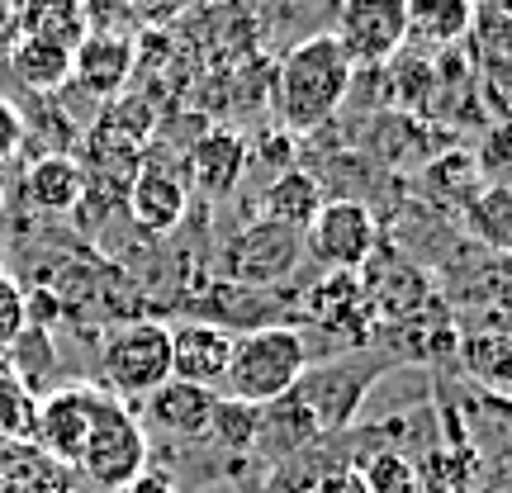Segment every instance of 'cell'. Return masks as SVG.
I'll return each instance as SVG.
<instances>
[{
  "mask_svg": "<svg viewBox=\"0 0 512 493\" xmlns=\"http://www.w3.org/2000/svg\"><path fill=\"white\" fill-rule=\"evenodd\" d=\"M0 204H5V200H0Z\"/></svg>",
  "mask_w": 512,
  "mask_h": 493,
  "instance_id": "d6a6232c",
  "label": "cell"
},
{
  "mask_svg": "<svg viewBox=\"0 0 512 493\" xmlns=\"http://www.w3.org/2000/svg\"><path fill=\"white\" fill-rule=\"evenodd\" d=\"M214 408H219V389L166 380L143 399V418L138 422H147L152 432H166L176 441H195V437H209Z\"/></svg>",
  "mask_w": 512,
  "mask_h": 493,
  "instance_id": "30bf717a",
  "label": "cell"
},
{
  "mask_svg": "<svg viewBox=\"0 0 512 493\" xmlns=\"http://www.w3.org/2000/svg\"><path fill=\"white\" fill-rule=\"evenodd\" d=\"M470 53H475L479 91L498 119H512V15L479 5L475 29H470Z\"/></svg>",
  "mask_w": 512,
  "mask_h": 493,
  "instance_id": "9c48e42d",
  "label": "cell"
},
{
  "mask_svg": "<svg viewBox=\"0 0 512 493\" xmlns=\"http://www.w3.org/2000/svg\"><path fill=\"white\" fill-rule=\"evenodd\" d=\"M19 143H24V114L0 95V162H10L19 152Z\"/></svg>",
  "mask_w": 512,
  "mask_h": 493,
  "instance_id": "4316f807",
  "label": "cell"
},
{
  "mask_svg": "<svg viewBox=\"0 0 512 493\" xmlns=\"http://www.w3.org/2000/svg\"><path fill=\"white\" fill-rule=\"evenodd\" d=\"M261 408L256 403H242V399H219V408H214V422H209V437L214 441H223L228 451H252L256 441H261Z\"/></svg>",
  "mask_w": 512,
  "mask_h": 493,
  "instance_id": "603a6c76",
  "label": "cell"
},
{
  "mask_svg": "<svg viewBox=\"0 0 512 493\" xmlns=\"http://www.w3.org/2000/svg\"><path fill=\"white\" fill-rule=\"evenodd\" d=\"M228 361H233V332L214 328V323L171 328V380L214 389L228 375Z\"/></svg>",
  "mask_w": 512,
  "mask_h": 493,
  "instance_id": "5bb4252c",
  "label": "cell"
},
{
  "mask_svg": "<svg viewBox=\"0 0 512 493\" xmlns=\"http://www.w3.org/2000/svg\"><path fill=\"white\" fill-rule=\"evenodd\" d=\"M361 479H366V493H418L413 470L403 465V456H389V451H384Z\"/></svg>",
  "mask_w": 512,
  "mask_h": 493,
  "instance_id": "484cf974",
  "label": "cell"
},
{
  "mask_svg": "<svg viewBox=\"0 0 512 493\" xmlns=\"http://www.w3.org/2000/svg\"><path fill=\"white\" fill-rule=\"evenodd\" d=\"M252 166V147L238 128H209L190 147V181L209 200H228Z\"/></svg>",
  "mask_w": 512,
  "mask_h": 493,
  "instance_id": "4fadbf2b",
  "label": "cell"
},
{
  "mask_svg": "<svg viewBox=\"0 0 512 493\" xmlns=\"http://www.w3.org/2000/svg\"><path fill=\"white\" fill-rule=\"evenodd\" d=\"M91 29L95 24L86 0H19V38H38L76 53Z\"/></svg>",
  "mask_w": 512,
  "mask_h": 493,
  "instance_id": "d6986e66",
  "label": "cell"
},
{
  "mask_svg": "<svg viewBox=\"0 0 512 493\" xmlns=\"http://www.w3.org/2000/svg\"><path fill=\"white\" fill-rule=\"evenodd\" d=\"M190 0H138V10H143L147 19H166V15H176V10H185Z\"/></svg>",
  "mask_w": 512,
  "mask_h": 493,
  "instance_id": "4dcf8cb0",
  "label": "cell"
},
{
  "mask_svg": "<svg viewBox=\"0 0 512 493\" xmlns=\"http://www.w3.org/2000/svg\"><path fill=\"white\" fill-rule=\"evenodd\" d=\"M460 361H465V370H470L479 384H489V389H512V337H503V332L465 337Z\"/></svg>",
  "mask_w": 512,
  "mask_h": 493,
  "instance_id": "7402d4cb",
  "label": "cell"
},
{
  "mask_svg": "<svg viewBox=\"0 0 512 493\" xmlns=\"http://www.w3.org/2000/svg\"><path fill=\"white\" fill-rule=\"evenodd\" d=\"M19 43V0H0V62Z\"/></svg>",
  "mask_w": 512,
  "mask_h": 493,
  "instance_id": "83f0119b",
  "label": "cell"
},
{
  "mask_svg": "<svg viewBox=\"0 0 512 493\" xmlns=\"http://www.w3.org/2000/svg\"><path fill=\"white\" fill-rule=\"evenodd\" d=\"M323 181L313 176V171H280L266 190H261V219L275 223V228H290V233H309V223L318 219V209H323Z\"/></svg>",
  "mask_w": 512,
  "mask_h": 493,
  "instance_id": "9a60e30c",
  "label": "cell"
},
{
  "mask_svg": "<svg viewBox=\"0 0 512 493\" xmlns=\"http://www.w3.org/2000/svg\"><path fill=\"white\" fill-rule=\"evenodd\" d=\"M375 242H380V228H375V214L366 204L328 200L318 209V219L309 223V233H304V252L328 271L356 275L370 261Z\"/></svg>",
  "mask_w": 512,
  "mask_h": 493,
  "instance_id": "52a82bcc",
  "label": "cell"
},
{
  "mask_svg": "<svg viewBox=\"0 0 512 493\" xmlns=\"http://www.w3.org/2000/svg\"><path fill=\"white\" fill-rule=\"evenodd\" d=\"M475 166H479V176H503V171H512V119H494V124H489V133L479 138Z\"/></svg>",
  "mask_w": 512,
  "mask_h": 493,
  "instance_id": "d4e9b609",
  "label": "cell"
},
{
  "mask_svg": "<svg viewBox=\"0 0 512 493\" xmlns=\"http://www.w3.org/2000/svg\"><path fill=\"white\" fill-rule=\"evenodd\" d=\"M86 195V166L76 157L48 152L24 171V200L34 204L38 214H72Z\"/></svg>",
  "mask_w": 512,
  "mask_h": 493,
  "instance_id": "e0dca14e",
  "label": "cell"
},
{
  "mask_svg": "<svg viewBox=\"0 0 512 493\" xmlns=\"http://www.w3.org/2000/svg\"><path fill=\"white\" fill-rule=\"evenodd\" d=\"M475 5H484V0H475Z\"/></svg>",
  "mask_w": 512,
  "mask_h": 493,
  "instance_id": "1f68e13d",
  "label": "cell"
},
{
  "mask_svg": "<svg viewBox=\"0 0 512 493\" xmlns=\"http://www.w3.org/2000/svg\"><path fill=\"white\" fill-rule=\"evenodd\" d=\"M465 228L489 252L512 256V181L479 185L475 195L465 200Z\"/></svg>",
  "mask_w": 512,
  "mask_h": 493,
  "instance_id": "ffe728a7",
  "label": "cell"
},
{
  "mask_svg": "<svg viewBox=\"0 0 512 493\" xmlns=\"http://www.w3.org/2000/svg\"><path fill=\"white\" fill-rule=\"evenodd\" d=\"M313 493H366V479L351 475V470H347V475H328Z\"/></svg>",
  "mask_w": 512,
  "mask_h": 493,
  "instance_id": "f546056e",
  "label": "cell"
},
{
  "mask_svg": "<svg viewBox=\"0 0 512 493\" xmlns=\"http://www.w3.org/2000/svg\"><path fill=\"white\" fill-rule=\"evenodd\" d=\"M299 256H304V238H299V233L256 219L228 242L223 266H228V275L242 280V285H275V280H285V275L299 266Z\"/></svg>",
  "mask_w": 512,
  "mask_h": 493,
  "instance_id": "ba28073f",
  "label": "cell"
},
{
  "mask_svg": "<svg viewBox=\"0 0 512 493\" xmlns=\"http://www.w3.org/2000/svg\"><path fill=\"white\" fill-rule=\"evenodd\" d=\"M475 0H408V43L427 53H451L475 29Z\"/></svg>",
  "mask_w": 512,
  "mask_h": 493,
  "instance_id": "2e32d148",
  "label": "cell"
},
{
  "mask_svg": "<svg viewBox=\"0 0 512 493\" xmlns=\"http://www.w3.org/2000/svg\"><path fill=\"white\" fill-rule=\"evenodd\" d=\"M147 427L138 422V413H128L124 399H114L105 394L100 403V413L91 422V437L81 446V460H76V470L91 479L95 489H124L133 479L147 470Z\"/></svg>",
  "mask_w": 512,
  "mask_h": 493,
  "instance_id": "3957f363",
  "label": "cell"
},
{
  "mask_svg": "<svg viewBox=\"0 0 512 493\" xmlns=\"http://www.w3.org/2000/svg\"><path fill=\"white\" fill-rule=\"evenodd\" d=\"M105 394L114 399H147L157 384L171 380V328L157 318H133L114 328L100 347Z\"/></svg>",
  "mask_w": 512,
  "mask_h": 493,
  "instance_id": "277c9868",
  "label": "cell"
},
{
  "mask_svg": "<svg viewBox=\"0 0 512 493\" xmlns=\"http://www.w3.org/2000/svg\"><path fill=\"white\" fill-rule=\"evenodd\" d=\"M309 375V342L294 328H256L233 337V361H228V394L256 408H271Z\"/></svg>",
  "mask_w": 512,
  "mask_h": 493,
  "instance_id": "7a4b0ae2",
  "label": "cell"
},
{
  "mask_svg": "<svg viewBox=\"0 0 512 493\" xmlns=\"http://www.w3.org/2000/svg\"><path fill=\"white\" fill-rule=\"evenodd\" d=\"M0 493H72V465L43 456L34 441L0 446Z\"/></svg>",
  "mask_w": 512,
  "mask_h": 493,
  "instance_id": "ac0fdd59",
  "label": "cell"
},
{
  "mask_svg": "<svg viewBox=\"0 0 512 493\" xmlns=\"http://www.w3.org/2000/svg\"><path fill=\"white\" fill-rule=\"evenodd\" d=\"M332 34L351 67H384L408 48V0H337Z\"/></svg>",
  "mask_w": 512,
  "mask_h": 493,
  "instance_id": "5b68a950",
  "label": "cell"
},
{
  "mask_svg": "<svg viewBox=\"0 0 512 493\" xmlns=\"http://www.w3.org/2000/svg\"><path fill=\"white\" fill-rule=\"evenodd\" d=\"M185 181L171 171V166H157V162H143L133 176H128V219L138 223L143 233L152 238H166L176 233L185 219Z\"/></svg>",
  "mask_w": 512,
  "mask_h": 493,
  "instance_id": "8fae6325",
  "label": "cell"
},
{
  "mask_svg": "<svg viewBox=\"0 0 512 493\" xmlns=\"http://www.w3.org/2000/svg\"><path fill=\"white\" fill-rule=\"evenodd\" d=\"M133 62H138V48H133L128 34H119V29H91V34L81 38V48L72 53V81L86 86L91 95H100V100H114L128 86Z\"/></svg>",
  "mask_w": 512,
  "mask_h": 493,
  "instance_id": "7c38bea8",
  "label": "cell"
},
{
  "mask_svg": "<svg viewBox=\"0 0 512 493\" xmlns=\"http://www.w3.org/2000/svg\"><path fill=\"white\" fill-rule=\"evenodd\" d=\"M114 493H181V484H176L171 475H152V470H143L133 484H124V489H114Z\"/></svg>",
  "mask_w": 512,
  "mask_h": 493,
  "instance_id": "f1b7e54d",
  "label": "cell"
},
{
  "mask_svg": "<svg viewBox=\"0 0 512 493\" xmlns=\"http://www.w3.org/2000/svg\"><path fill=\"white\" fill-rule=\"evenodd\" d=\"M34 394L29 384L19 380L15 370H0V446L5 441H29V427H34Z\"/></svg>",
  "mask_w": 512,
  "mask_h": 493,
  "instance_id": "cb8c5ba5",
  "label": "cell"
},
{
  "mask_svg": "<svg viewBox=\"0 0 512 493\" xmlns=\"http://www.w3.org/2000/svg\"><path fill=\"white\" fill-rule=\"evenodd\" d=\"M351 81H356V67L342 53L332 29L299 38L290 53L280 57V72H275V114H280V124L290 133L323 128L351 95Z\"/></svg>",
  "mask_w": 512,
  "mask_h": 493,
  "instance_id": "6da1fadb",
  "label": "cell"
},
{
  "mask_svg": "<svg viewBox=\"0 0 512 493\" xmlns=\"http://www.w3.org/2000/svg\"><path fill=\"white\" fill-rule=\"evenodd\" d=\"M105 403V389L95 384H62L53 394H43L34 403V427H29V441H34L43 456L62 460V465H76L81 460V446L91 437V422Z\"/></svg>",
  "mask_w": 512,
  "mask_h": 493,
  "instance_id": "8992f818",
  "label": "cell"
},
{
  "mask_svg": "<svg viewBox=\"0 0 512 493\" xmlns=\"http://www.w3.org/2000/svg\"><path fill=\"white\" fill-rule=\"evenodd\" d=\"M10 72L29 86V91H57L72 81V53L57 43H38V38H19L10 48Z\"/></svg>",
  "mask_w": 512,
  "mask_h": 493,
  "instance_id": "44dd1931",
  "label": "cell"
}]
</instances>
